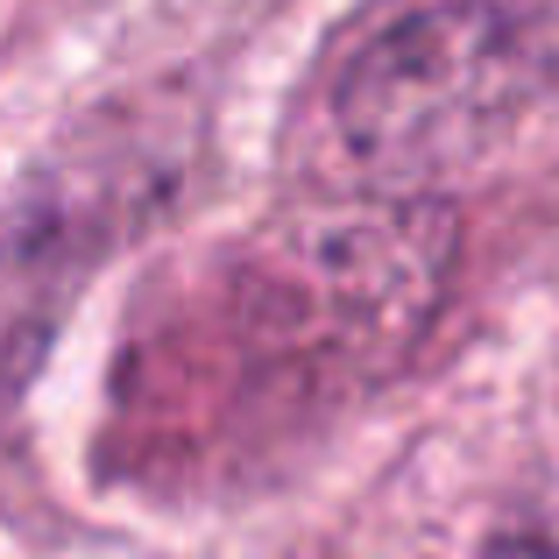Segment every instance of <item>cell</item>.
Here are the masks:
<instances>
[{
    "label": "cell",
    "mask_w": 559,
    "mask_h": 559,
    "mask_svg": "<svg viewBox=\"0 0 559 559\" xmlns=\"http://www.w3.org/2000/svg\"><path fill=\"white\" fill-rule=\"evenodd\" d=\"M559 79V28L546 14L453 0L411 14L355 57L333 93V135L369 191L411 199L418 178L481 156Z\"/></svg>",
    "instance_id": "obj_2"
},
{
    "label": "cell",
    "mask_w": 559,
    "mask_h": 559,
    "mask_svg": "<svg viewBox=\"0 0 559 559\" xmlns=\"http://www.w3.org/2000/svg\"><path fill=\"white\" fill-rule=\"evenodd\" d=\"M453 227L425 199H341L227 248L135 355L156 453L205 461L276 439L390 369L447 290Z\"/></svg>",
    "instance_id": "obj_1"
},
{
    "label": "cell",
    "mask_w": 559,
    "mask_h": 559,
    "mask_svg": "<svg viewBox=\"0 0 559 559\" xmlns=\"http://www.w3.org/2000/svg\"><path fill=\"white\" fill-rule=\"evenodd\" d=\"M489 559H559V481L538 489L532 503L489 538Z\"/></svg>",
    "instance_id": "obj_3"
}]
</instances>
